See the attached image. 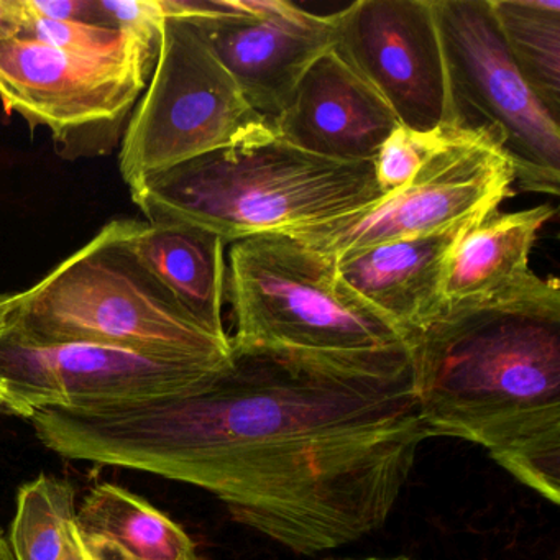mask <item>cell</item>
<instances>
[{"label": "cell", "mask_w": 560, "mask_h": 560, "mask_svg": "<svg viewBox=\"0 0 560 560\" xmlns=\"http://www.w3.org/2000/svg\"><path fill=\"white\" fill-rule=\"evenodd\" d=\"M31 422L55 454L195 485L301 556L382 529L431 438L409 343L350 353L232 347L229 366L195 388L45 409Z\"/></svg>", "instance_id": "6da1fadb"}, {"label": "cell", "mask_w": 560, "mask_h": 560, "mask_svg": "<svg viewBox=\"0 0 560 560\" xmlns=\"http://www.w3.org/2000/svg\"><path fill=\"white\" fill-rule=\"evenodd\" d=\"M422 422L431 438L474 442L503 464L560 442V284L526 278L458 301L409 336Z\"/></svg>", "instance_id": "7a4b0ae2"}, {"label": "cell", "mask_w": 560, "mask_h": 560, "mask_svg": "<svg viewBox=\"0 0 560 560\" xmlns=\"http://www.w3.org/2000/svg\"><path fill=\"white\" fill-rule=\"evenodd\" d=\"M133 221H110L37 284L4 296L0 326L34 342L96 343L221 372L231 337L201 326L143 267L129 244Z\"/></svg>", "instance_id": "3957f363"}, {"label": "cell", "mask_w": 560, "mask_h": 560, "mask_svg": "<svg viewBox=\"0 0 560 560\" xmlns=\"http://www.w3.org/2000/svg\"><path fill=\"white\" fill-rule=\"evenodd\" d=\"M149 224L205 229L225 245L352 214L382 198L373 162H340L273 137L229 147L130 189Z\"/></svg>", "instance_id": "277c9868"}, {"label": "cell", "mask_w": 560, "mask_h": 560, "mask_svg": "<svg viewBox=\"0 0 560 560\" xmlns=\"http://www.w3.org/2000/svg\"><path fill=\"white\" fill-rule=\"evenodd\" d=\"M225 294L234 313L232 347L350 353L409 343L339 280L334 258L284 234L232 244Z\"/></svg>", "instance_id": "5b68a950"}, {"label": "cell", "mask_w": 560, "mask_h": 560, "mask_svg": "<svg viewBox=\"0 0 560 560\" xmlns=\"http://www.w3.org/2000/svg\"><path fill=\"white\" fill-rule=\"evenodd\" d=\"M273 137V120L245 100L195 25L166 19L152 77L120 142L127 186L208 153Z\"/></svg>", "instance_id": "8992f818"}, {"label": "cell", "mask_w": 560, "mask_h": 560, "mask_svg": "<svg viewBox=\"0 0 560 560\" xmlns=\"http://www.w3.org/2000/svg\"><path fill=\"white\" fill-rule=\"evenodd\" d=\"M159 38L122 31L103 51L57 50L31 38L0 44V101L31 127H47L63 159L106 155L122 142L147 90Z\"/></svg>", "instance_id": "52a82bcc"}, {"label": "cell", "mask_w": 560, "mask_h": 560, "mask_svg": "<svg viewBox=\"0 0 560 560\" xmlns=\"http://www.w3.org/2000/svg\"><path fill=\"white\" fill-rule=\"evenodd\" d=\"M447 78L448 120L490 136L524 191L559 196L560 120L511 60L490 0H432Z\"/></svg>", "instance_id": "ba28073f"}, {"label": "cell", "mask_w": 560, "mask_h": 560, "mask_svg": "<svg viewBox=\"0 0 560 560\" xmlns=\"http://www.w3.org/2000/svg\"><path fill=\"white\" fill-rule=\"evenodd\" d=\"M514 170L483 132L458 130L411 183L378 201L319 224L281 232L330 258L389 242L467 228L514 196Z\"/></svg>", "instance_id": "9c48e42d"}, {"label": "cell", "mask_w": 560, "mask_h": 560, "mask_svg": "<svg viewBox=\"0 0 560 560\" xmlns=\"http://www.w3.org/2000/svg\"><path fill=\"white\" fill-rule=\"evenodd\" d=\"M229 366V365H228ZM218 372L96 343H40L0 326V412L94 409L195 388Z\"/></svg>", "instance_id": "30bf717a"}, {"label": "cell", "mask_w": 560, "mask_h": 560, "mask_svg": "<svg viewBox=\"0 0 560 560\" xmlns=\"http://www.w3.org/2000/svg\"><path fill=\"white\" fill-rule=\"evenodd\" d=\"M330 18L334 50L399 126L415 132L447 126V78L432 0H359Z\"/></svg>", "instance_id": "8fae6325"}, {"label": "cell", "mask_w": 560, "mask_h": 560, "mask_svg": "<svg viewBox=\"0 0 560 560\" xmlns=\"http://www.w3.org/2000/svg\"><path fill=\"white\" fill-rule=\"evenodd\" d=\"M214 57L261 116L273 120L311 65L336 44L332 18L281 0H182Z\"/></svg>", "instance_id": "7c38bea8"}, {"label": "cell", "mask_w": 560, "mask_h": 560, "mask_svg": "<svg viewBox=\"0 0 560 560\" xmlns=\"http://www.w3.org/2000/svg\"><path fill=\"white\" fill-rule=\"evenodd\" d=\"M398 126L334 48L311 65L273 119L278 139L340 162H373Z\"/></svg>", "instance_id": "4fadbf2b"}, {"label": "cell", "mask_w": 560, "mask_h": 560, "mask_svg": "<svg viewBox=\"0 0 560 560\" xmlns=\"http://www.w3.org/2000/svg\"><path fill=\"white\" fill-rule=\"evenodd\" d=\"M470 228L474 225L350 252L334 258L337 277L409 340L445 306V264Z\"/></svg>", "instance_id": "5bb4252c"}, {"label": "cell", "mask_w": 560, "mask_h": 560, "mask_svg": "<svg viewBox=\"0 0 560 560\" xmlns=\"http://www.w3.org/2000/svg\"><path fill=\"white\" fill-rule=\"evenodd\" d=\"M129 244L143 267L201 326L231 337L222 316L228 287L222 238L195 225L133 221Z\"/></svg>", "instance_id": "9a60e30c"}, {"label": "cell", "mask_w": 560, "mask_h": 560, "mask_svg": "<svg viewBox=\"0 0 560 560\" xmlns=\"http://www.w3.org/2000/svg\"><path fill=\"white\" fill-rule=\"evenodd\" d=\"M556 215L549 202L526 211L497 212L468 229L445 264L444 303L478 300L520 283L544 225Z\"/></svg>", "instance_id": "2e32d148"}, {"label": "cell", "mask_w": 560, "mask_h": 560, "mask_svg": "<svg viewBox=\"0 0 560 560\" xmlns=\"http://www.w3.org/2000/svg\"><path fill=\"white\" fill-rule=\"evenodd\" d=\"M86 560H199L179 524L126 488L97 485L77 513Z\"/></svg>", "instance_id": "e0dca14e"}, {"label": "cell", "mask_w": 560, "mask_h": 560, "mask_svg": "<svg viewBox=\"0 0 560 560\" xmlns=\"http://www.w3.org/2000/svg\"><path fill=\"white\" fill-rule=\"evenodd\" d=\"M511 60L560 120V0H490Z\"/></svg>", "instance_id": "ac0fdd59"}, {"label": "cell", "mask_w": 560, "mask_h": 560, "mask_svg": "<svg viewBox=\"0 0 560 560\" xmlns=\"http://www.w3.org/2000/svg\"><path fill=\"white\" fill-rule=\"evenodd\" d=\"M70 481L40 475L19 491L9 546L15 560H61L77 523Z\"/></svg>", "instance_id": "d6986e66"}, {"label": "cell", "mask_w": 560, "mask_h": 560, "mask_svg": "<svg viewBox=\"0 0 560 560\" xmlns=\"http://www.w3.org/2000/svg\"><path fill=\"white\" fill-rule=\"evenodd\" d=\"M460 129L442 126L432 132H415L398 126L376 153V185L382 195L405 188L418 175L424 163L445 145Z\"/></svg>", "instance_id": "ffe728a7"}, {"label": "cell", "mask_w": 560, "mask_h": 560, "mask_svg": "<svg viewBox=\"0 0 560 560\" xmlns=\"http://www.w3.org/2000/svg\"><path fill=\"white\" fill-rule=\"evenodd\" d=\"M22 12H24V24H22L21 37L31 38L57 50L78 51V54L103 51L114 47L122 38V31L114 25L50 21V19L27 14L24 8Z\"/></svg>", "instance_id": "44dd1931"}, {"label": "cell", "mask_w": 560, "mask_h": 560, "mask_svg": "<svg viewBox=\"0 0 560 560\" xmlns=\"http://www.w3.org/2000/svg\"><path fill=\"white\" fill-rule=\"evenodd\" d=\"M27 14L50 21H80L103 24L97 12V0H21Z\"/></svg>", "instance_id": "7402d4cb"}, {"label": "cell", "mask_w": 560, "mask_h": 560, "mask_svg": "<svg viewBox=\"0 0 560 560\" xmlns=\"http://www.w3.org/2000/svg\"><path fill=\"white\" fill-rule=\"evenodd\" d=\"M24 12L21 0H0V44L21 37Z\"/></svg>", "instance_id": "603a6c76"}, {"label": "cell", "mask_w": 560, "mask_h": 560, "mask_svg": "<svg viewBox=\"0 0 560 560\" xmlns=\"http://www.w3.org/2000/svg\"><path fill=\"white\" fill-rule=\"evenodd\" d=\"M61 560H86L83 549H81L80 539L77 534V523H74L73 533H71L70 544H68L67 552Z\"/></svg>", "instance_id": "cb8c5ba5"}, {"label": "cell", "mask_w": 560, "mask_h": 560, "mask_svg": "<svg viewBox=\"0 0 560 560\" xmlns=\"http://www.w3.org/2000/svg\"><path fill=\"white\" fill-rule=\"evenodd\" d=\"M0 560H15L11 546H9L8 537L4 534L0 536Z\"/></svg>", "instance_id": "d4e9b609"}, {"label": "cell", "mask_w": 560, "mask_h": 560, "mask_svg": "<svg viewBox=\"0 0 560 560\" xmlns=\"http://www.w3.org/2000/svg\"><path fill=\"white\" fill-rule=\"evenodd\" d=\"M346 560H411L408 557H395V559H378V557H366V559H346Z\"/></svg>", "instance_id": "484cf974"}, {"label": "cell", "mask_w": 560, "mask_h": 560, "mask_svg": "<svg viewBox=\"0 0 560 560\" xmlns=\"http://www.w3.org/2000/svg\"><path fill=\"white\" fill-rule=\"evenodd\" d=\"M2 301H4V296H0V314H2Z\"/></svg>", "instance_id": "4316f807"}, {"label": "cell", "mask_w": 560, "mask_h": 560, "mask_svg": "<svg viewBox=\"0 0 560 560\" xmlns=\"http://www.w3.org/2000/svg\"><path fill=\"white\" fill-rule=\"evenodd\" d=\"M0 536H2V530H0Z\"/></svg>", "instance_id": "83f0119b"}]
</instances>
